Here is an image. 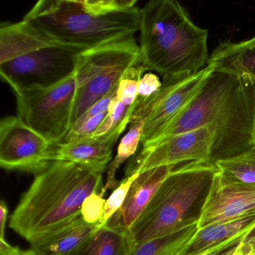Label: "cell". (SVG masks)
I'll list each match as a JSON object with an SVG mask.
<instances>
[{
	"instance_id": "obj_1",
	"label": "cell",
	"mask_w": 255,
	"mask_h": 255,
	"mask_svg": "<svg viewBox=\"0 0 255 255\" xmlns=\"http://www.w3.org/2000/svg\"><path fill=\"white\" fill-rule=\"evenodd\" d=\"M202 128L213 135L210 165L255 147V82L213 70L186 107L142 147Z\"/></svg>"
},
{
	"instance_id": "obj_2",
	"label": "cell",
	"mask_w": 255,
	"mask_h": 255,
	"mask_svg": "<svg viewBox=\"0 0 255 255\" xmlns=\"http://www.w3.org/2000/svg\"><path fill=\"white\" fill-rule=\"evenodd\" d=\"M103 187V172L76 162L53 161L35 174L10 218V228L32 246L81 216L85 199Z\"/></svg>"
},
{
	"instance_id": "obj_3",
	"label": "cell",
	"mask_w": 255,
	"mask_h": 255,
	"mask_svg": "<svg viewBox=\"0 0 255 255\" xmlns=\"http://www.w3.org/2000/svg\"><path fill=\"white\" fill-rule=\"evenodd\" d=\"M135 0H41L25 16L61 44L88 50L139 32Z\"/></svg>"
},
{
	"instance_id": "obj_4",
	"label": "cell",
	"mask_w": 255,
	"mask_h": 255,
	"mask_svg": "<svg viewBox=\"0 0 255 255\" xmlns=\"http://www.w3.org/2000/svg\"><path fill=\"white\" fill-rule=\"evenodd\" d=\"M140 51L147 71L183 77L207 66L208 30L196 26L176 0H153L141 8Z\"/></svg>"
},
{
	"instance_id": "obj_5",
	"label": "cell",
	"mask_w": 255,
	"mask_h": 255,
	"mask_svg": "<svg viewBox=\"0 0 255 255\" xmlns=\"http://www.w3.org/2000/svg\"><path fill=\"white\" fill-rule=\"evenodd\" d=\"M217 167L190 162L174 168L128 233L132 252L138 246L198 225Z\"/></svg>"
},
{
	"instance_id": "obj_6",
	"label": "cell",
	"mask_w": 255,
	"mask_h": 255,
	"mask_svg": "<svg viewBox=\"0 0 255 255\" xmlns=\"http://www.w3.org/2000/svg\"><path fill=\"white\" fill-rule=\"evenodd\" d=\"M141 64L134 37L122 38L82 53L76 71L77 90L72 125L119 85L125 73Z\"/></svg>"
},
{
	"instance_id": "obj_7",
	"label": "cell",
	"mask_w": 255,
	"mask_h": 255,
	"mask_svg": "<svg viewBox=\"0 0 255 255\" xmlns=\"http://www.w3.org/2000/svg\"><path fill=\"white\" fill-rule=\"evenodd\" d=\"M75 74L48 89L16 92L17 116L50 144L62 142L72 126Z\"/></svg>"
},
{
	"instance_id": "obj_8",
	"label": "cell",
	"mask_w": 255,
	"mask_h": 255,
	"mask_svg": "<svg viewBox=\"0 0 255 255\" xmlns=\"http://www.w3.org/2000/svg\"><path fill=\"white\" fill-rule=\"evenodd\" d=\"M85 51L56 44L0 64V74L14 93L48 89L76 74L80 56Z\"/></svg>"
},
{
	"instance_id": "obj_9",
	"label": "cell",
	"mask_w": 255,
	"mask_h": 255,
	"mask_svg": "<svg viewBox=\"0 0 255 255\" xmlns=\"http://www.w3.org/2000/svg\"><path fill=\"white\" fill-rule=\"evenodd\" d=\"M213 71L207 66L196 74L163 77L160 90L135 110L130 124L144 121L141 146L150 144L159 132L186 107Z\"/></svg>"
},
{
	"instance_id": "obj_10",
	"label": "cell",
	"mask_w": 255,
	"mask_h": 255,
	"mask_svg": "<svg viewBox=\"0 0 255 255\" xmlns=\"http://www.w3.org/2000/svg\"><path fill=\"white\" fill-rule=\"evenodd\" d=\"M213 138L210 129L202 128L141 147L128 163L126 177L159 167L176 166L184 162L210 164Z\"/></svg>"
},
{
	"instance_id": "obj_11",
	"label": "cell",
	"mask_w": 255,
	"mask_h": 255,
	"mask_svg": "<svg viewBox=\"0 0 255 255\" xmlns=\"http://www.w3.org/2000/svg\"><path fill=\"white\" fill-rule=\"evenodd\" d=\"M50 144L18 116L4 118L0 123V165L9 171L36 174L50 161Z\"/></svg>"
},
{
	"instance_id": "obj_12",
	"label": "cell",
	"mask_w": 255,
	"mask_h": 255,
	"mask_svg": "<svg viewBox=\"0 0 255 255\" xmlns=\"http://www.w3.org/2000/svg\"><path fill=\"white\" fill-rule=\"evenodd\" d=\"M255 213V187L233 181L218 172L198 228L224 223Z\"/></svg>"
},
{
	"instance_id": "obj_13",
	"label": "cell",
	"mask_w": 255,
	"mask_h": 255,
	"mask_svg": "<svg viewBox=\"0 0 255 255\" xmlns=\"http://www.w3.org/2000/svg\"><path fill=\"white\" fill-rule=\"evenodd\" d=\"M129 124H123L101 136L77 138L52 144L50 161H68L104 172L113 156V147Z\"/></svg>"
},
{
	"instance_id": "obj_14",
	"label": "cell",
	"mask_w": 255,
	"mask_h": 255,
	"mask_svg": "<svg viewBox=\"0 0 255 255\" xmlns=\"http://www.w3.org/2000/svg\"><path fill=\"white\" fill-rule=\"evenodd\" d=\"M175 166H162L140 173L134 180L123 206L105 225L128 234L145 210L162 182Z\"/></svg>"
},
{
	"instance_id": "obj_15",
	"label": "cell",
	"mask_w": 255,
	"mask_h": 255,
	"mask_svg": "<svg viewBox=\"0 0 255 255\" xmlns=\"http://www.w3.org/2000/svg\"><path fill=\"white\" fill-rule=\"evenodd\" d=\"M255 225L254 213L235 220L198 228L180 255H217L237 246Z\"/></svg>"
},
{
	"instance_id": "obj_16",
	"label": "cell",
	"mask_w": 255,
	"mask_h": 255,
	"mask_svg": "<svg viewBox=\"0 0 255 255\" xmlns=\"http://www.w3.org/2000/svg\"><path fill=\"white\" fill-rule=\"evenodd\" d=\"M56 44H61L29 20L23 19L17 23H2L0 27V64Z\"/></svg>"
},
{
	"instance_id": "obj_17",
	"label": "cell",
	"mask_w": 255,
	"mask_h": 255,
	"mask_svg": "<svg viewBox=\"0 0 255 255\" xmlns=\"http://www.w3.org/2000/svg\"><path fill=\"white\" fill-rule=\"evenodd\" d=\"M213 71L245 76L255 82V35L240 42H221L209 58Z\"/></svg>"
},
{
	"instance_id": "obj_18",
	"label": "cell",
	"mask_w": 255,
	"mask_h": 255,
	"mask_svg": "<svg viewBox=\"0 0 255 255\" xmlns=\"http://www.w3.org/2000/svg\"><path fill=\"white\" fill-rule=\"evenodd\" d=\"M99 228V224L91 225L77 218L52 234L32 245L38 255H69Z\"/></svg>"
},
{
	"instance_id": "obj_19",
	"label": "cell",
	"mask_w": 255,
	"mask_h": 255,
	"mask_svg": "<svg viewBox=\"0 0 255 255\" xmlns=\"http://www.w3.org/2000/svg\"><path fill=\"white\" fill-rule=\"evenodd\" d=\"M132 252L128 234L104 225L69 255H130Z\"/></svg>"
},
{
	"instance_id": "obj_20",
	"label": "cell",
	"mask_w": 255,
	"mask_h": 255,
	"mask_svg": "<svg viewBox=\"0 0 255 255\" xmlns=\"http://www.w3.org/2000/svg\"><path fill=\"white\" fill-rule=\"evenodd\" d=\"M198 225H192L138 246L130 255H180L192 240Z\"/></svg>"
},
{
	"instance_id": "obj_21",
	"label": "cell",
	"mask_w": 255,
	"mask_h": 255,
	"mask_svg": "<svg viewBox=\"0 0 255 255\" xmlns=\"http://www.w3.org/2000/svg\"><path fill=\"white\" fill-rule=\"evenodd\" d=\"M129 125L128 132L121 139L116 157L107 167V182L103 188L106 192L109 189H116L119 186V182L116 179L118 169L125 161L136 153L138 145L141 144L144 121H135Z\"/></svg>"
},
{
	"instance_id": "obj_22",
	"label": "cell",
	"mask_w": 255,
	"mask_h": 255,
	"mask_svg": "<svg viewBox=\"0 0 255 255\" xmlns=\"http://www.w3.org/2000/svg\"><path fill=\"white\" fill-rule=\"evenodd\" d=\"M215 165L224 177L255 187V147L234 157L219 161Z\"/></svg>"
},
{
	"instance_id": "obj_23",
	"label": "cell",
	"mask_w": 255,
	"mask_h": 255,
	"mask_svg": "<svg viewBox=\"0 0 255 255\" xmlns=\"http://www.w3.org/2000/svg\"><path fill=\"white\" fill-rule=\"evenodd\" d=\"M147 71L141 64L129 68L118 86L116 96L125 106L134 110L138 95V83L144 72Z\"/></svg>"
},
{
	"instance_id": "obj_24",
	"label": "cell",
	"mask_w": 255,
	"mask_h": 255,
	"mask_svg": "<svg viewBox=\"0 0 255 255\" xmlns=\"http://www.w3.org/2000/svg\"><path fill=\"white\" fill-rule=\"evenodd\" d=\"M133 109L129 108L119 101L117 96L112 101L109 108L108 114L93 136H101L116 129L123 124L130 125L131 117Z\"/></svg>"
},
{
	"instance_id": "obj_25",
	"label": "cell",
	"mask_w": 255,
	"mask_h": 255,
	"mask_svg": "<svg viewBox=\"0 0 255 255\" xmlns=\"http://www.w3.org/2000/svg\"><path fill=\"white\" fill-rule=\"evenodd\" d=\"M138 173H136L129 177H125L119 183V186L114 189L108 199L106 201L104 214L100 222L99 228L104 226L110 218L123 206L132 183L138 177Z\"/></svg>"
},
{
	"instance_id": "obj_26",
	"label": "cell",
	"mask_w": 255,
	"mask_h": 255,
	"mask_svg": "<svg viewBox=\"0 0 255 255\" xmlns=\"http://www.w3.org/2000/svg\"><path fill=\"white\" fill-rule=\"evenodd\" d=\"M105 193L106 191L102 189L100 192H94L85 199L81 207V216L85 222L91 225L100 223L105 210L107 201L104 198Z\"/></svg>"
},
{
	"instance_id": "obj_27",
	"label": "cell",
	"mask_w": 255,
	"mask_h": 255,
	"mask_svg": "<svg viewBox=\"0 0 255 255\" xmlns=\"http://www.w3.org/2000/svg\"><path fill=\"white\" fill-rule=\"evenodd\" d=\"M162 86V83L156 74L152 72L145 73L138 83V95L133 113L140 106L154 96L160 90Z\"/></svg>"
},
{
	"instance_id": "obj_28",
	"label": "cell",
	"mask_w": 255,
	"mask_h": 255,
	"mask_svg": "<svg viewBox=\"0 0 255 255\" xmlns=\"http://www.w3.org/2000/svg\"><path fill=\"white\" fill-rule=\"evenodd\" d=\"M118 86H119V85H118ZM118 86H116L115 89H113L108 95H106L104 98L100 100L96 104L92 105L78 120L76 121V122L73 124L72 126H71V130L78 129L83 124H84L86 121L89 120L91 118L98 116V115L101 114V113L108 112L112 101H113V98L116 96Z\"/></svg>"
},
{
	"instance_id": "obj_29",
	"label": "cell",
	"mask_w": 255,
	"mask_h": 255,
	"mask_svg": "<svg viewBox=\"0 0 255 255\" xmlns=\"http://www.w3.org/2000/svg\"><path fill=\"white\" fill-rule=\"evenodd\" d=\"M26 251L10 245L5 239H0V255H25Z\"/></svg>"
},
{
	"instance_id": "obj_30",
	"label": "cell",
	"mask_w": 255,
	"mask_h": 255,
	"mask_svg": "<svg viewBox=\"0 0 255 255\" xmlns=\"http://www.w3.org/2000/svg\"><path fill=\"white\" fill-rule=\"evenodd\" d=\"M8 209L3 201L0 203V239H5V226L8 219Z\"/></svg>"
},
{
	"instance_id": "obj_31",
	"label": "cell",
	"mask_w": 255,
	"mask_h": 255,
	"mask_svg": "<svg viewBox=\"0 0 255 255\" xmlns=\"http://www.w3.org/2000/svg\"><path fill=\"white\" fill-rule=\"evenodd\" d=\"M226 255H253V251L250 246L241 241L234 249L229 251Z\"/></svg>"
},
{
	"instance_id": "obj_32",
	"label": "cell",
	"mask_w": 255,
	"mask_h": 255,
	"mask_svg": "<svg viewBox=\"0 0 255 255\" xmlns=\"http://www.w3.org/2000/svg\"><path fill=\"white\" fill-rule=\"evenodd\" d=\"M243 243L248 245L252 248L253 254L255 252V225L242 240Z\"/></svg>"
},
{
	"instance_id": "obj_33",
	"label": "cell",
	"mask_w": 255,
	"mask_h": 255,
	"mask_svg": "<svg viewBox=\"0 0 255 255\" xmlns=\"http://www.w3.org/2000/svg\"><path fill=\"white\" fill-rule=\"evenodd\" d=\"M25 255H38L33 250L30 249V250L26 251V254Z\"/></svg>"
},
{
	"instance_id": "obj_34",
	"label": "cell",
	"mask_w": 255,
	"mask_h": 255,
	"mask_svg": "<svg viewBox=\"0 0 255 255\" xmlns=\"http://www.w3.org/2000/svg\"><path fill=\"white\" fill-rule=\"evenodd\" d=\"M213 255V254L206 253V254H203V255Z\"/></svg>"
},
{
	"instance_id": "obj_35",
	"label": "cell",
	"mask_w": 255,
	"mask_h": 255,
	"mask_svg": "<svg viewBox=\"0 0 255 255\" xmlns=\"http://www.w3.org/2000/svg\"><path fill=\"white\" fill-rule=\"evenodd\" d=\"M253 255H255V253L253 254Z\"/></svg>"
}]
</instances>
